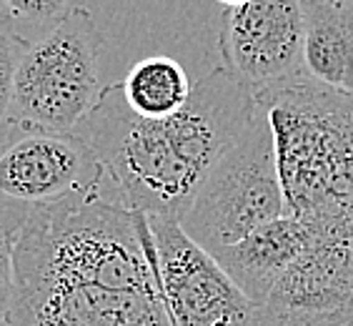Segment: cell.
<instances>
[{
  "label": "cell",
  "mask_w": 353,
  "mask_h": 326,
  "mask_svg": "<svg viewBox=\"0 0 353 326\" xmlns=\"http://www.w3.org/2000/svg\"><path fill=\"white\" fill-rule=\"evenodd\" d=\"M10 326H173L148 216L98 193L30 206L15 241Z\"/></svg>",
  "instance_id": "6da1fadb"
},
{
  "label": "cell",
  "mask_w": 353,
  "mask_h": 326,
  "mask_svg": "<svg viewBox=\"0 0 353 326\" xmlns=\"http://www.w3.org/2000/svg\"><path fill=\"white\" fill-rule=\"evenodd\" d=\"M259 111L256 95L216 66L193 83L183 108L163 118L133 113L121 81L110 83L75 133L101 161L121 204L178 221L211 166Z\"/></svg>",
  "instance_id": "7a4b0ae2"
},
{
  "label": "cell",
  "mask_w": 353,
  "mask_h": 326,
  "mask_svg": "<svg viewBox=\"0 0 353 326\" xmlns=\"http://www.w3.org/2000/svg\"><path fill=\"white\" fill-rule=\"evenodd\" d=\"M276 141L283 213L353 216V95L303 75L256 95Z\"/></svg>",
  "instance_id": "3957f363"
},
{
  "label": "cell",
  "mask_w": 353,
  "mask_h": 326,
  "mask_svg": "<svg viewBox=\"0 0 353 326\" xmlns=\"http://www.w3.org/2000/svg\"><path fill=\"white\" fill-rule=\"evenodd\" d=\"M103 33L85 6L28 43L13 83L10 128L75 133L101 98Z\"/></svg>",
  "instance_id": "277c9868"
},
{
  "label": "cell",
  "mask_w": 353,
  "mask_h": 326,
  "mask_svg": "<svg viewBox=\"0 0 353 326\" xmlns=\"http://www.w3.org/2000/svg\"><path fill=\"white\" fill-rule=\"evenodd\" d=\"M261 108V106H259ZM285 211L276 141L263 111L205 173L178 224L205 251H218Z\"/></svg>",
  "instance_id": "5b68a950"
},
{
  "label": "cell",
  "mask_w": 353,
  "mask_h": 326,
  "mask_svg": "<svg viewBox=\"0 0 353 326\" xmlns=\"http://www.w3.org/2000/svg\"><path fill=\"white\" fill-rule=\"evenodd\" d=\"M150 261L173 326H251L256 304L173 218L148 216Z\"/></svg>",
  "instance_id": "8992f818"
},
{
  "label": "cell",
  "mask_w": 353,
  "mask_h": 326,
  "mask_svg": "<svg viewBox=\"0 0 353 326\" xmlns=\"http://www.w3.org/2000/svg\"><path fill=\"white\" fill-rule=\"evenodd\" d=\"M303 3L248 0L221 15L218 50L223 68L253 95L306 75L303 70Z\"/></svg>",
  "instance_id": "52a82bcc"
},
{
  "label": "cell",
  "mask_w": 353,
  "mask_h": 326,
  "mask_svg": "<svg viewBox=\"0 0 353 326\" xmlns=\"http://www.w3.org/2000/svg\"><path fill=\"white\" fill-rule=\"evenodd\" d=\"M306 224L311 241L273 286L268 301L256 306L251 326H296L353 306V216Z\"/></svg>",
  "instance_id": "ba28073f"
},
{
  "label": "cell",
  "mask_w": 353,
  "mask_h": 326,
  "mask_svg": "<svg viewBox=\"0 0 353 326\" xmlns=\"http://www.w3.org/2000/svg\"><path fill=\"white\" fill-rule=\"evenodd\" d=\"M0 153V196L21 206H46L105 189V171L78 133L8 131Z\"/></svg>",
  "instance_id": "9c48e42d"
},
{
  "label": "cell",
  "mask_w": 353,
  "mask_h": 326,
  "mask_svg": "<svg viewBox=\"0 0 353 326\" xmlns=\"http://www.w3.org/2000/svg\"><path fill=\"white\" fill-rule=\"evenodd\" d=\"M308 241L311 226L291 213H281L236 244L213 251V256L253 304L263 306Z\"/></svg>",
  "instance_id": "30bf717a"
},
{
  "label": "cell",
  "mask_w": 353,
  "mask_h": 326,
  "mask_svg": "<svg viewBox=\"0 0 353 326\" xmlns=\"http://www.w3.org/2000/svg\"><path fill=\"white\" fill-rule=\"evenodd\" d=\"M303 3V70L316 83L353 95V0Z\"/></svg>",
  "instance_id": "8fae6325"
},
{
  "label": "cell",
  "mask_w": 353,
  "mask_h": 326,
  "mask_svg": "<svg viewBox=\"0 0 353 326\" xmlns=\"http://www.w3.org/2000/svg\"><path fill=\"white\" fill-rule=\"evenodd\" d=\"M123 98L143 118H163L176 113L190 98L193 83L176 58L148 55L138 61L121 81Z\"/></svg>",
  "instance_id": "7c38bea8"
},
{
  "label": "cell",
  "mask_w": 353,
  "mask_h": 326,
  "mask_svg": "<svg viewBox=\"0 0 353 326\" xmlns=\"http://www.w3.org/2000/svg\"><path fill=\"white\" fill-rule=\"evenodd\" d=\"M28 41L15 30L8 15H0V138L10 131V106H13V83L15 70L26 53Z\"/></svg>",
  "instance_id": "4fadbf2b"
},
{
  "label": "cell",
  "mask_w": 353,
  "mask_h": 326,
  "mask_svg": "<svg viewBox=\"0 0 353 326\" xmlns=\"http://www.w3.org/2000/svg\"><path fill=\"white\" fill-rule=\"evenodd\" d=\"M75 6H81V0H0L3 13L13 23H26L41 30H50Z\"/></svg>",
  "instance_id": "5bb4252c"
},
{
  "label": "cell",
  "mask_w": 353,
  "mask_h": 326,
  "mask_svg": "<svg viewBox=\"0 0 353 326\" xmlns=\"http://www.w3.org/2000/svg\"><path fill=\"white\" fill-rule=\"evenodd\" d=\"M296 326H353V306L351 309H341V311L323 314V316H313V319L299 321Z\"/></svg>",
  "instance_id": "9a60e30c"
},
{
  "label": "cell",
  "mask_w": 353,
  "mask_h": 326,
  "mask_svg": "<svg viewBox=\"0 0 353 326\" xmlns=\"http://www.w3.org/2000/svg\"><path fill=\"white\" fill-rule=\"evenodd\" d=\"M216 3H221V6H225V8H236V6L248 3V0H216Z\"/></svg>",
  "instance_id": "2e32d148"
},
{
  "label": "cell",
  "mask_w": 353,
  "mask_h": 326,
  "mask_svg": "<svg viewBox=\"0 0 353 326\" xmlns=\"http://www.w3.org/2000/svg\"><path fill=\"white\" fill-rule=\"evenodd\" d=\"M0 326H10V321H0Z\"/></svg>",
  "instance_id": "e0dca14e"
},
{
  "label": "cell",
  "mask_w": 353,
  "mask_h": 326,
  "mask_svg": "<svg viewBox=\"0 0 353 326\" xmlns=\"http://www.w3.org/2000/svg\"><path fill=\"white\" fill-rule=\"evenodd\" d=\"M0 15H6V13H3V8H0Z\"/></svg>",
  "instance_id": "ac0fdd59"
}]
</instances>
